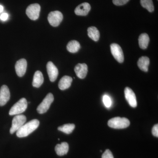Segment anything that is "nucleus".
Returning a JSON list of instances; mask_svg holds the SVG:
<instances>
[{"instance_id": "6e6552de", "label": "nucleus", "mask_w": 158, "mask_h": 158, "mask_svg": "<svg viewBox=\"0 0 158 158\" xmlns=\"http://www.w3.org/2000/svg\"><path fill=\"white\" fill-rule=\"evenodd\" d=\"M110 48L111 53L116 61L119 63L123 62L124 61V55L120 46L117 44H112L110 45Z\"/></svg>"}, {"instance_id": "0eeeda50", "label": "nucleus", "mask_w": 158, "mask_h": 158, "mask_svg": "<svg viewBox=\"0 0 158 158\" xmlns=\"http://www.w3.org/2000/svg\"><path fill=\"white\" fill-rule=\"evenodd\" d=\"M63 18V15L60 11H55L49 14L48 19L51 26L56 27L62 22Z\"/></svg>"}, {"instance_id": "4be33fe9", "label": "nucleus", "mask_w": 158, "mask_h": 158, "mask_svg": "<svg viewBox=\"0 0 158 158\" xmlns=\"http://www.w3.org/2000/svg\"><path fill=\"white\" fill-rule=\"evenodd\" d=\"M75 128V125L74 124L69 123V124H64L62 126L59 127L58 128V130L68 135L73 131Z\"/></svg>"}, {"instance_id": "b1692460", "label": "nucleus", "mask_w": 158, "mask_h": 158, "mask_svg": "<svg viewBox=\"0 0 158 158\" xmlns=\"http://www.w3.org/2000/svg\"><path fill=\"white\" fill-rule=\"evenodd\" d=\"M103 102L104 104L107 108H110L112 104V101L110 97L107 95H105L103 97Z\"/></svg>"}, {"instance_id": "2eb2a0df", "label": "nucleus", "mask_w": 158, "mask_h": 158, "mask_svg": "<svg viewBox=\"0 0 158 158\" xmlns=\"http://www.w3.org/2000/svg\"><path fill=\"white\" fill-rule=\"evenodd\" d=\"M73 79L71 77L65 76L62 77L59 83V89L61 90H65L68 89L70 87Z\"/></svg>"}, {"instance_id": "c85d7f7f", "label": "nucleus", "mask_w": 158, "mask_h": 158, "mask_svg": "<svg viewBox=\"0 0 158 158\" xmlns=\"http://www.w3.org/2000/svg\"><path fill=\"white\" fill-rule=\"evenodd\" d=\"M3 10H4V7H3V6L0 5V13L2 12Z\"/></svg>"}, {"instance_id": "5701e85b", "label": "nucleus", "mask_w": 158, "mask_h": 158, "mask_svg": "<svg viewBox=\"0 0 158 158\" xmlns=\"http://www.w3.org/2000/svg\"><path fill=\"white\" fill-rule=\"evenodd\" d=\"M141 6L147 9L150 12H152L154 10V6L152 0H140Z\"/></svg>"}, {"instance_id": "7ed1b4c3", "label": "nucleus", "mask_w": 158, "mask_h": 158, "mask_svg": "<svg viewBox=\"0 0 158 158\" xmlns=\"http://www.w3.org/2000/svg\"><path fill=\"white\" fill-rule=\"evenodd\" d=\"M27 102L25 98H22L10 109L9 114L10 116L19 115L23 113L27 108Z\"/></svg>"}, {"instance_id": "9d476101", "label": "nucleus", "mask_w": 158, "mask_h": 158, "mask_svg": "<svg viewBox=\"0 0 158 158\" xmlns=\"http://www.w3.org/2000/svg\"><path fill=\"white\" fill-rule=\"evenodd\" d=\"M47 70L50 81L52 82L56 81L59 75L58 69L52 62H48L47 64Z\"/></svg>"}, {"instance_id": "cd10ccee", "label": "nucleus", "mask_w": 158, "mask_h": 158, "mask_svg": "<svg viewBox=\"0 0 158 158\" xmlns=\"http://www.w3.org/2000/svg\"><path fill=\"white\" fill-rule=\"evenodd\" d=\"M9 18V14L7 13H3L0 15V19L3 21H6Z\"/></svg>"}, {"instance_id": "6ab92c4d", "label": "nucleus", "mask_w": 158, "mask_h": 158, "mask_svg": "<svg viewBox=\"0 0 158 158\" xmlns=\"http://www.w3.org/2000/svg\"><path fill=\"white\" fill-rule=\"evenodd\" d=\"M149 37L146 33L141 34L138 38V43L140 48L145 49L147 48L149 42Z\"/></svg>"}, {"instance_id": "f3484780", "label": "nucleus", "mask_w": 158, "mask_h": 158, "mask_svg": "<svg viewBox=\"0 0 158 158\" xmlns=\"http://www.w3.org/2000/svg\"><path fill=\"white\" fill-rule=\"evenodd\" d=\"M150 64L149 58L146 56L141 57L138 61V65L139 69L143 71H148V66Z\"/></svg>"}, {"instance_id": "f03ea898", "label": "nucleus", "mask_w": 158, "mask_h": 158, "mask_svg": "<svg viewBox=\"0 0 158 158\" xmlns=\"http://www.w3.org/2000/svg\"><path fill=\"white\" fill-rule=\"evenodd\" d=\"M108 126L114 129H124L128 127L130 122L127 118L120 117H114L108 121Z\"/></svg>"}, {"instance_id": "aec40b11", "label": "nucleus", "mask_w": 158, "mask_h": 158, "mask_svg": "<svg viewBox=\"0 0 158 158\" xmlns=\"http://www.w3.org/2000/svg\"><path fill=\"white\" fill-rule=\"evenodd\" d=\"M88 37L95 41H98L100 37L99 31L94 27H91L88 29Z\"/></svg>"}, {"instance_id": "4468645a", "label": "nucleus", "mask_w": 158, "mask_h": 158, "mask_svg": "<svg viewBox=\"0 0 158 158\" xmlns=\"http://www.w3.org/2000/svg\"><path fill=\"white\" fill-rule=\"evenodd\" d=\"M91 9L90 4L88 3H82L75 9V13L80 16H86L88 14Z\"/></svg>"}, {"instance_id": "39448f33", "label": "nucleus", "mask_w": 158, "mask_h": 158, "mask_svg": "<svg viewBox=\"0 0 158 158\" xmlns=\"http://www.w3.org/2000/svg\"><path fill=\"white\" fill-rule=\"evenodd\" d=\"M27 118L23 115H16L12 119V125L10 130L11 134L17 131L25 123Z\"/></svg>"}, {"instance_id": "423d86ee", "label": "nucleus", "mask_w": 158, "mask_h": 158, "mask_svg": "<svg viewBox=\"0 0 158 158\" xmlns=\"http://www.w3.org/2000/svg\"><path fill=\"white\" fill-rule=\"evenodd\" d=\"M40 6L38 4H33L30 5L26 10V14L31 20H36L39 17Z\"/></svg>"}, {"instance_id": "dca6fc26", "label": "nucleus", "mask_w": 158, "mask_h": 158, "mask_svg": "<svg viewBox=\"0 0 158 158\" xmlns=\"http://www.w3.org/2000/svg\"><path fill=\"white\" fill-rule=\"evenodd\" d=\"M69 146L67 142H62L61 144H57L55 147V151L57 155L62 156L66 155L68 153Z\"/></svg>"}, {"instance_id": "412c9836", "label": "nucleus", "mask_w": 158, "mask_h": 158, "mask_svg": "<svg viewBox=\"0 0 158 158\" xmlns=\"http://www.w3.org/2000/svg\"><path fill=\"white\" fill-rule=\"evenodd\" d=\"M66 48H67V50L69 52L74 53L77 52L81 48V45L77 41L73 40H71L68 43Z\"/></svg>"}, {"instance_id": "9b49d317", "label": "nucleus", "mask_w": 158, "mask_h": 158, "mask_svg": "<svg viewBox=\"0 0 158 158\" xmlns=\"http://www.w3.org/2000/svg\"><path fill=\"white\" fill-rule=\"evenodd\" d=\"M10 98V91L6 85H3L0 89V106H5Z\"/></svg>"}, {"instance_id": "f8f14e48", "label": "nucleus", "mask_w": 158, "mask_h": 158, "mask_svg": "<svg viewBox=\"0 0 158 158\" xmlns=\"http://www.w3.org/2000/svg\"><path fill=\"white\" fill-rule=\"evenodd\" d=\"M27 62L25 59H19L16 62L15 65V71L19 77H22L24 75L27 70Z\"/></svg>"}, {"instance_id": "a211bd4d", "label": "nucleus", "mask_w": 158, "mask_h": 158, "mask_svg": "<svg viewBox=\"0 0 158 158\" xmlns=\"http://www.w3.org/2000/svg\"><path fill=\"white\" fill-rule=\"evenodd\" d=\"M44 82V77L42 73L37 71L34 73L32 85L35 88H38L41 86Z\"/></svg>"}, {"instance_id": "a878e982", "label": "nucleus", "mask_w": 158, "mask_h": 158, "mask_svg": "<svg viewBox=\"0 0 158 158\" xmlns=\"http://www.w3.org/2000/svg\"><path fill=\"white\" fill-rule=\"evenodd\" d=\"M102 158H114L113 154L109 149H106L102 155Z\"/></svg>"}, {"instance_id": "bb28decb", "label": "nucleus", "mask_w": 158, "mask_h": 158, "mask_svg": "<svg viewBox=\"0 0 158 158\" xmlns=\"http://www.w3.org/2000/svg\"><path fill=\"white\" fill-rule=\"evenodd\" d=\"M152 134L155 137H158V124H156L152 128Z\"/></svg>"}, {"instance_id": "ddd939ff", "label": "nucleus", "mask_w": 158, "mask_h": 158, "mask_svg": "<svg viewBox=\"0 0 158 158\" xmlns=\"http://www.w3.org/2000/svg\"><path fill=\"white\" fill-rule=\"evenodd\" d=\"M74 71L79 78H85L88 73V65L85 63H79L75 67Z\"/></svg>"}, {"instance_id": "f257e3e1", "label": "nucleus", "mask_w": 158, "mask_h": 158, "mask_svg": "<svg viewBox=\"0 0 158 158\" xmlns=\"http://www.w3.org/2000/svg\"><path fill=\"white\" fill-rule=\"evenodd\" d=\"M40 122L37 119H34L27 123L16 131V135L19 138H24L30 135L39 127Z\"/></svg>"}, {"instance_id": "393cba45", "label": "nucleus", "mask_w": 158, "mask_h": 158, "mask_svg": "<svg viewBox=\"0 0 158 158\" xmlns=\"http://www.w3.org/2000/svg\"><path fill=\"white\" fill-rule=\"evenodd\" d=\"M130 0H113L114 5L117 6H121L125 5Z\"/></svg>"}, {"instance_id": "20e7f679", "label": "nucleus", "mask_w": 158, "mask_h": 158, "mask_svg": "<svg viewBox=\"0 0 158 158\" xmlns=\"http://www.w3.org/2000/svg\"><path fill=\"white\" fill-rule=\"evenodd\" d=\"M53 95L52 93H49L45 98L44 99L42 102L38 106L37 108V111L40 114L45 113L49 109L51 104L54 101Z\"/></svg>"}, {"instance_id": "1a4fd4ad", "label": "nucleus", "mask_w": 158, "mask_h": 158, "mask_svg": "<svg viewBox=\"0 0 158 158\" xmlns=\"http://www.w3.org/2000/svg\"><path fill=\"white\" fill-rule=\"evenodd\" d=\"M124 94L129 104L133 108H135L137 106L135 94L131 88L126 87L124 90Z\"/></svg>"}]
</instances>
